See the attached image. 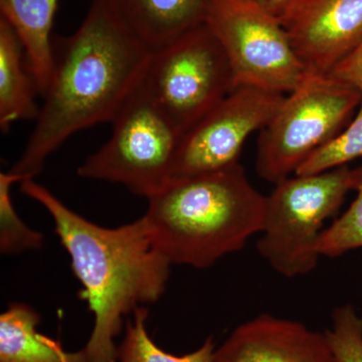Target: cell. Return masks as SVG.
Here are the masks:
<instances>
[{"label": "cell", "mask_w": 362, "mask_h": 362, "mask_svg": "<svg viewBox=\"0 0 362 362\" xmlns=\"http://www.w3.org/2000/svg\"><path fill=\"white\" fill-rule=\"evenodd\" d=\"M152 52L100 0H92L77 30L52 42L44 103L9 171L23 181L35 178L71 136L113 122L144 78Z\"/></svg>", "instance_id": "cell-1"}, {"label": "cell", "mask_w": 362, "mask_h": 362, "mask_svg": "<svg viewBox=\"0 0 362 362\" xmlns=\"http://www.w3.org/2000/svg\"><path fill=\"white\" fill-rule=\"evenodd\" d=\"M21 192L51 216L82 284L81 299L94 316L83 351L89 362H116L115 338L124 317L160 299L170 262L154 246L142 216L118 228H104L71 211L35 178L21 181Z\"/></svg>", "instance_id": "cell-2"}, {"label": "cell", "mask_w": 362, "mask_h": 362, "mask_svg": "<svg viewBox=\"0 0 362 362\" xmlns=\"http://www.w3.org/2000/svg\"><path fill=\"white\" fill-rule=\"evenodd\" d=\"M142 216L154 246L171 264L206 269L261 233L267 197L239 163L170 180L147 199Z\"/></svg>", "instance_id": "cell-3"}, {"label": "cell", "mask_w": 362, "mask_h": 362, "mask_svg": "<svg viewBox=\"0 0 362 362\" xmlns=\"http://www.w3.org/2000/svg\"><path fill=\"white\" fill-rule=\"evenodd\" d=\"M361 102V90L328 74L308 71L259 131V177L277 185L294 175L309 156L349 125Z\"/></svg>", "instance_id": "cell-4"}, {"label": "cell", "mask_w": 362, "mask_h": 362, "mask_svg": "<svg viewBox=\"0 0 362 362\" xmlns=\"http://www.w3.org/2000/svg\"><path fill=\"white\" fill-rule=\"evenodd\" d=\"M275 185L267 197L258 251L286 278L307 275L321 257L318 242L324 223L352 190V169L345 165L317 175H294Z\"/></svg>", "instance_id": "cell-5"}, {"label": "cell", "mask_w": 362, "mask_h": 362, "mask_svg": "<svg viewBox=\"0 0 362 362\" xmlns=\"http://www.w3.org/2000/svg\"><path fill=\"white\" fill-rule=\"evenodd\" d=\"M112 124L110 139L78 166V175L118 183L147 199L170 180L182 135L154 101L144 78Z\"/></svg>", "instance_id": "cell-6"}, {"label": "cell", "mask_w": 362, "mask_h": 362, "mask_svg": "<svg viewBox=\"0 0 362 362\" xmlns=\"http://www.w3.org/2000/svg\"><path fill=\"white\" fill-rule=\"evenodd\" d=\"M144 84L181 135L235 89L226 52L206 21L152 52Z\"/></svg>", "instance_id": "cell-7"}, {"label": "cell", "mask_w": 362, "mask_h": 362, "mask_svg": "<svg viewBox=\"0 0 362 362\" xmlns=\"http://www.w3.org/2000/svg\"><path fill=\"white\" fill-rule=\"evenodd\" d=\"M206 23L226 52L235 88L288 95L308 73L279 18L256 0H206Z\"/></svg>", "instance_id": "cell-8"}, {"label": "cell", "mask_w": 362, "mask_h": 362, "mask_svg": "<svg viewBox=\"0 0 362 362\" xmlns=\"http://www.w3.org/2000/svg\"><path fill=\"white\" fill-rule=\"evenodd\" d=\"M284 98L257 88L233 89L181 136L170 180L216 173L239 163L247 138L270 122Z\"/></svg>", "instance_id": "cell-9"}, {"label": "cell", "mask_w": 362, "mask_h": 362, "mask_svg": "<svg viewBox=\"0 0 362 362\" xmlns=\"http://www.w3.org/2000/svg\"><path fill=\"white\" fill-rule=\"evenodd\" d=\"M279 20L311 73L329 74L362 40V0H295Z\"/></svg>", "instance_id": "cell-10"}, {"label": "cell", "mask_w": 362, "mask_h": 362, "mask_svg": "<svg viewBox=\"0 0 362 362\" xmlns=\"http://www.w3.org/2000/svg\"><path fill=\"white\" fill-rule=\"evenodd\" d=\"M211 362H337L324 333L303 323L261 314L240 324Z\"/></svg>", "instance_id": "cell-11"}, {"label": "cell", "mask_w": 362, "mask_h": 362, "mask_svg": "<svg viewBox=\"0 0 362 362\" xmlns=\"http://www.w3.org/2000/svg\"><path fill=\"white\" fill-rule=\"evenodd\" d=\"M152 52L206 21V0H100Z\"/></svg>", "instance_id": "cell-12"}, {"label": "cell", "mask_w": 362, "mask_h": 362, "mask_svg": "<svg viewBox=\"0 0 362 362\" xmlns=\"http://www.w3.org/2000/svg\"><path fill=\"white\" fill-rule=\"evenodd\" d=\"M59 0H0V18L13 28L25 49L26 61L40 94L51 82L52 30Z\"/></svg>", "instance_id": "cell-13"}, {"label": "cell", "mask_w": 362, "mask_h": 362, "mask_svg": "<svg viewBox=\"0 0 362 362\" xmlns=\"http://www.w3.org/2000/svg\"><path fill=\"white\" fill-rule=\"evenodd\" d=\"M37 83L25 49L13 28L0 18V129L7 132L18 121L37 120L40 106Z\"/></svg>", "instance_id": "cell-14"}, {"label": "cell", "mask_w": 362, "mask_h": 362, "mask_svg": "<svg viewBox=\"0 0 362 362\" xmlns=\"http://www.w3.org/2000/svg\"><path fill=\"white\" fill-rule=\"evenodd\" d=\"M40 316L30 305L13 303L0 315V362H89L83 349L69 352L37 330Z\"/></svg>", "instance_id": "cell-15"}, {"label": "cell", "mask_w": 362, "mask_h": 362, "mask_svg": "<svg viewBox=\"0 0 362 362\" xmlns=\"http://www.w3.org/2000/svg\"><path fill=\"white\" fill-rule=\"evenodd\" d=\"M148 310L139 307L126 323L125 334L117 349L116 362H211L216 345L209 337L201 346L185 356H175L161 349L150 337L146 321Z\"/></svg>", "instance_id": "cell-16"}, {"label": "cell", "mask_w": 362, "mask_h": 362, "mask_svg": "<svg viewBox=\"0 0 362 362\" xmlns=\"http://www.w3.org/2000/svg\"><path fill=\"white\" fill-rule=\"evenodd\" d=\"M21 181L9 170L0 173V252L6 256L35 251L44 245V235L26 226L13 206L11 187Z\"/></svg>", "instance_id": "cell-17"}, {"label": "cell", "mask_w": 362, "mask_h": 362, "mask_svg": "<svg viewBox=\"0 0 362 362\" xmlns=\"http://www.w3.org/2000/svg\"><path fill=\"white\" fill-rule=\"evenodd\" d=\"M352 190L356 192L354 202L321 233L318 242L321 257L338 258L362 247V164L352 169Z\"/></svg>", "instance_id": "cell-18"}, {"label": "cell", "mask_w": 362, "mask_h": 362, "mask_svg": "<svg viewBox=\"0 0 362 362\" xmlns=\"http://www.w3.org/2000/svg\"><path fill=\"white\" fill-rule=\"evenodd\" d=\"M359 157H362V102L349 125L309 156L295 175L325 173L347 165Z\"/></svg>", "instance_id": "cell-19"}, {"label": "cell", "mask_w": 362, "mask_h": 362, "mask_svg": "<svg viewBox=\"0 0 362 362\" xmlns=\"http://www.w3.org/2000/svg\"><path fill=\"white\" fill-rule=\"evenodd\" d=\"M324 332L337 362H362V318L352 305L337 307Z\"/></svg>", "instance_id": "cell-20"}, {"label": "cell", "mask_w": 362, "mask_h": 362, "mask_svg": "<svg viewBox=\"0 0 362 362\" xmlns=\"http://www.w3.org/2000/svg\"><path fill=\"white\" fill-rule=\"evenodd\" d=\"M328 75L362 92V40Z\"/></svg>", "instance_id": "cell-21"}, {"label": "cell", "mask_w": 362, "mask_h": 362, "mask_svg": "<svg viewBox=\"0 0 362 362\" xmlns=\"http://www.w3.org/2000/svg\"><path fill=\"white\" fill-rule=\"evenodd\" d=\"M262 6L265 7L267 11L272 14L280 18L286 9L288 8L295 0H256Z\"/></svg>", "instance_id": "cell-22"}]
</instances>
